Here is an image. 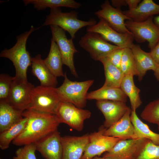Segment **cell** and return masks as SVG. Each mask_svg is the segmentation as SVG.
<instances>
[{
	"instance_id": "cell-1",
	"label": "cell",
	"mask_w": 159,
	"mask_h": 159,
	"mask_svg": "<svg viewBox=\"0 0 159 159\" xmlns=\"http://www.w3.org/2000/svg\"><path fill=\"white\" fill-rule=\"evenodd\" d=\"M23 116L27 119L26 125L21 133L12 142L17 146L35 143L57 130L60 124L55 115L32 109L24 110Z\"/></svg>"
},
{
	"instance_id": "cell-2",
	"label": "cell",
	"mask_w": 159,
	"mask_h": 159,
	"mask_svg": "<svg viewBox=\"0 0 159 159\" xmlns=\"http://www.w3.org/2000/svg\"><path fill=\"white\" fill-rule=\"evenodd\" d=\"M39 29L32 26L30 30L18 36L15 44L11 48L2 51L0 57L9 59L12 62L15 69L14 80L17 82L28 81L27 72L28 67L31 66L32 57L26 50L27 40L30 34Z\"/></svg>"
},
{
	"instance_id": "cell-3",
	"label": "cell",
	"mask_w": 159,
	"mask_h": 159,
	"mask_svg": "<svg viewBox=\"0 0 159 159\" xmlns=\"http://www.w3.org/2000/svg\"><path fill=\"white\" fill-rule=\"evenodd\" d=\"M96 21L91 19L88 21L78 19L77 13L73 11L69 12L62 11L59 8L50 9L49 14L46 16L42 26L54 25L57 26L67 32L73 39L76 33L80 29L96 24Z\"/></svg>"
},
{
	"instance_id": "cell-4",
	"label": "cell",
	"mask_w": 159,
	"mask_h": 159,
	"mask_svg": "<svg viewBox=\"0 0 159 159\" xmlns=\"http://www.w3.org/2000/svg\"><path fill=\"white\" fill-rule=\"evenodd\" d=\"M62 84L57 88L62 101L71 103L81 108L86 105L87 92L93 84L94 80H90L82 82L72 81L65 72Z\"/></svg>"
},
{
	"instance_id": "cell-5",
	"label": "cell",
	"mask_w": 159,
	"mask_h": 159,
	"mask_svg": "<svg viewBox=\"0 0 159 159\" xmlns=\"http://www.w3.org/2000/svg\"><path fill=\"white\" fill-rule=\"evenodd\" d=\"M31 102L29 109L54 114L62 101L57 88L41 85L35 87L31 93Z\"/></svg>"
},
{
	"instance_id": "cell-6",
	"label": "cell",
	"mask_w": 159,
	"mask_h": 159,
	"mask_svg": "<svg viewBox=\"0 0 159 159\" xmlns=\"http://www.w3.org/2000/svg\"><path fill=\"white\" fill-rule=\"evenodd\" d=\"M91 114V112L88 110L64 101L60 102L54 114L60 123L66 124L78 131L82 130L85 121L90 117Z\"/></svg>"
},
{
	"instance_id": "cell-7",
	"label": "cell",
	"mask_w": 159,
	"mask_h": 159,
	"mask_svg": "<svg viewBox=\"0 0 159 159\" xmlns=\"http://www.w3.org/2000/svg\"><path fill=\"white\" fill-rule=\"evenodd\" d=\"M153 19L152 16L142 22L131 20L125 22L127 28L132 34L134 39L139 43L148 42L150 50L159 41V29L155 24Z\"/></svg>"
},
{
	"instance_id": "cell-8",
	"label": "cell",
	"mask_w": 159,
	"mask_h": 159,
	"mask_svg": "<svg viewBox=\"0 0 159 159\" xmlns=\"http://www.w3.org/2000/svg\"><path fill=\"white\" fill-rule=\"evenodd\" d=\"M79 44L89 53L92 59L100 61L107 57L113 50L119 47L110 44L99 34L90 32H87L81 37Z\"/></svg>"
},
{
	"instance_id": "cell-9",
	"label": "cell",
	"mask_w": 159,
	"mask_h": 159,
	"mask_svg": "<svg viewBox=\"0 0 159 159\" xmlns=\"http://www.w3.org/2000/svg\"><path fill=\"white\" fill-rule=\"evenodd\" d=\"M149 140L145 138L121 140L102 157L110 159H137Z\"/></svg>"
},
{
	"instance_id": "cell-10",
	"label": "cell",
	"mask_w": 159,
	"mask_h": 159,
	"mask_svg": "<svg viewBox=\"0 0 159 159\" xmlns=\"http://www.w3.org/2000/svg\"><path fill=\"white\" fill-rule=\"evenodd\" d=\"M103 125L97 131L89 134V141L81 159H92L110 150L120 140L118 138L105 135Z\"/></svg>"
},
{
	"instance_id": "cell-11",
	"label": "cell",
	"mask_w": 159,
	"mask_h": 159,
	"mask_svg": "<svg viewBox=\"0 0 159 159\" xmlns=\"http://www.w3.org/2000/svg\"><path fill=\"white\" fill-rule=\"evenodd\" d=\"M52 39L56 43L60 50L63 64L67 66L72 75L76 78L78 76L75 67L73 57L78 52L72 39H68L65 31L59 27L54 25L50 26Z\"/></svg>"
},
{
	"instance_id": "cell-12",
	"label": "cell",
	"mask_w": 159,
	"mask_h": 159,
	"mask_svg": "<svg viewBox=\"0 0 159 159\" xmlns=\"http://www.w3.org/2000/svg\"><path fill=\"white\" fill-rule=\"evenodd\" d=\"M87 31L97 33L107 41L112 43L120 48L131 49L134 44V38L132 34L118 32L102 19H100L98 22L95 25L88 26Z\"/></svg>"
},
{
	"instance_id": "cell-13",
	"label": "cell",
	"mask_w": 159,
	"mask_h": 159,
	"mask_svg": "<svg viewBox=\"0 0 159 159\" xmlns=\"http://www.w3.org/2000/svg\"><path fill=\"white\" fill-rule=\"evenodd\" d=\"M100 7V10L94 13L99 19H103L112 28L119 33L132 34L127 28L125 22V20L130 19L120 9L113 7L108 0L105 1Z\"/></svg>"
},
{
	"instance_id": "cell-14",
	"label": "cell",
	"mask_w": 159,
	"mask_h": 159,
	"mask_svg": "<svg viewBox=\"0 0 159 159\" xmlns=\"http://www.w3.org/2000/svg\"><path fill=\"white\" fill-rule=\"evenodd\" d=\"M34 86L30 82H17L14 80L7 101L12 105L23 111L30 106L31 93Z\"/></svg>"
},
{
	"instance_id": "cell-15",
	"label": "cell",
	"mask_w": 159,
	"mask_h": 159,
	"mask_svg": "<svg viewBox=\"0 0 159 159\" xmlns=\"http://www.w3.org/2000/svg\"><path fill=\"white\" fill-rule=\"evenodd\" d=\"M61 137L57 130L51 133L34 143L37 150L45 159H62Z\"/></svg>"
},
{
	"instance_id": "cell-16",
	"label": "cell",
	"mask_w": 159,
	"mask_h": 159,
	"mask_svg": "<svg viewBox=\"0 0 159 159\" xmlns=\"http://www.w3.org/2000/svg\"><path fill=\"white\" fill-rule=\"evenodd\" d=\"M96 106L105 117L103 126L107 129L118 121L130 108L126 102L109 100L97 101Z\"/></svg>"
},
{
	"instance_id": "cell-17",
	"label": "cell",
	"mask_w": 159,
	"mask_h": 159,
	"mask_svg": "<svg viewBox=\"0 0 159 159\" xmlns=\"http://www.w3.org/2000/svg\"><path fill=\"white\" fill-rule=\"evenodd\" d=\"M62 159H81L89 141V134L61 137Z\"/></svg>"
},
{
	"instance_id": "cell-18",
	"label": "cell",
	"mask_w": 159,
	"mask_h": 159,
	"mask_svg": "<svg viewBox=\"0 0 159 159\" xmlns=\"http://www.w3.org/2000/svg\"><path fill=\"white\" fill-rule=\"evenodd\" d=\"M131 111L130 108L118 121L106 129L104 134L122 140L133 139L134 128L130 119Z\"/></svg>"
},
{
	"instance_id": "cell-19",
	"label": "cell",
	"mask_w": 159,
	"mask_h": 159,
	"mask_svg": "<svg viewBox=\"0 0 159 159\" xmlns=\"http://www.w3.org/2000/svg\"><path fill=\"white\" fill-rule=\"evenodd\" d=\"M31 72L40 82V85L56 87L57 78L45 64L40 54L32 57Z\"/></svg>"
},
{
	"instance_id": "cell-20",
	"label": "cell",
	"mask_w": 159,
	"mask_h": 159,
	"mask_svg": "<svg viewBox=\"0 0 159 159\" xmlns=\"http://www.w3.org/2000/svg\"><path fill=\"white\" fill-rule=\"evenodd\" d=\"M131 49L138 74V79L140 81L148 71L152 70L154 72L158 64L153 59L150 52L144 51L139 45L134 44Z\"/></svg>"
},
{
	"instance_id": "cell-21",
	"label": "cell",
	"mask_w": 159,
	"mask_h": 159,
	"mask_svg": "<svg viewBox=\"0 0 159 159\" xmlns=\"http://www.w3.org/2000/svg\"><path fill=\"white\" fill-rule=\"evenodd\" d=\"M24 111L15 108L6 100H0V133L6 130L22 118Z\"/></svg>"
},
{
	"instance_id": "cell-22",
	"label": "cell",
	"mask_w": 159,
	"mask_h": 159,
	"mask_svg": "<svg viewBox=\"0 0 159 159\" xmlns=\"http://www.w3.org/2000/svg\"><path fill=\"white\" fill-rule=\"evenodd\" d=\"M123 12L130 20L142 22L154 15L159 14V5L152 0H143L135 9L125 11Z\"/></svg>"
},
{
	"instance_id": "cell-23",
	"label": "cell",
	"mask_w": 159,
	"mask_h": 159,
	"mask_svg": "<svg viewBox=\"0 0 159 159\" xmlns=\"http://www.w3.org/2000/svg\"><path fill=\"white\" fill-rule=\"evenodd\" d=\"M127 96L120 87L102 86L95 91L88 93L87 100L97 101L109 100L126 102Z\"/></svg>"
},
{
	"instance_id": "cell-24",
	"label": "cell",
	"mask_w": 159,
	"mask_h": 159,
	"mask_svg": "<svg viewBox=\"0 0 159 159\" xmlns=\"http://www.w3.org/2000/svg\"><path fill=\"white\" fill-rule=\"evenodd\" d=\"M130 117L134 128L133 139H148L155 144L159 145V134L152 131L149 126L138 117L136 111H131Z\"/></svg>"
},
{
	"instance_id": "cell-25",
	"label": "cell",
	"mask_w": 159,
	"mask_h": 159,
	"mask_svg": "<svg viewBox=\"0 0 159 159\" xmlns=\"http://www.w3.org/2000/svg\"><path fill=\"white\" fill-rule=\"evenodd\" d=\"M44 60L47 66L55 76L64 77L61 54L56 43L52 38L49 54Z\"/></svg>"
},
{
	"instance_id": "cell-26",
	"label": "cell",
	"mask_w": 159,
	"mask_h": 159,
	"mask_svg": "<svg viewBox=\"0 0 159 159\" xmlns=\"http://www.w3.org/2000/svg\"><path fill=\"white\" fill-rule=\"evenodd\" d=\"M133 76H124L120 87L130 99L132 110L136 111L142 104L139 93L140 90L135 85Z\"/></svg>"
},
{
	"instance_id": "cell-27",
	"label": "cell",
	"mask_w": 159,
	"mask_h": 159,
	"mask_svg": "<svg viewBox=\"0 0 159 159\" xmlns=\"http://www.w3.org/2000/svg\"><path fill=\"white\" fill-rule=\"evenodd\" d=\"M104 69L105 81L103 86L120 87L124 76L121 70L113 65L107 57L100 61Z\"/></svg>"
},
{
	"instance_id": "cell-28",
	"label": "cell",
	"mask_w": 159,
	"mask_h": 159,
	"mask_svg": "<svg viewBox=\"0 0 159 159\" xmlns=\"http://www.w3.org/2000/svg\"><path fill=\"white\" fill-rule=\"evenodd\" d=\"M23 1L26 6L32 4L38 11L44 10L47 8L51 9L61 7L78 9L81 5L73 0H24Z\"/></svg>"
},
{
	"instance_id": "cell-29",
	"label": "cell",
	"mask_w": 159,
	"mask_h": 159,
	"mask_svg": "<svg viewBox=\"0 0 159 159\" xmlns=\"http://www.w3.org/2000/svg\"><path fill=\"white\" fill-rule=\"evenodd\" d=\"M27 119L23 117L5 131L0 133V148L2 150L9 148L10 144L21 133L27 123Z\"/></svg>"
},
{
	"instance_id": "cell-30",
	"label": "cell",
	"mask_w": 159,
	"mask_h": 159,
	"mask_svg": "<svg viewBox=\"0 0 159 159\" xmlns=\"http://www.w3.org/2000/svg\"><path fill=\"white\" fill-rule=\"evenodd\" d=\"M140 116L148 122L157 125L159 131V98L148 104L142 112Z\"/></svg>"
},
{
	"instance_id": "cell-31",
	"label": "cell",
	"mask_w": 159,
	"mask_h": 159,
	"mask_svg": "<svg viewBox=\"0 0 159 159\" xmlns=\"http://www.w3.org/2000/svg\"><path fill=\"white\" fill-rule=\"evenodd\" d=\"M120 70L124 76H138L135 62L130 48H125L124 49Z\"/></svg>"
},
{
	"instance_id": "cell-32",
	"label": "cell",
	"mask_w": 159,
	"mask_h": 159,
	"mask_svg": "<svg viewBox=\"0 0 159 159\" xmlns=\"http://www.w3.org/2000/svg\"><path fill=\"white\" fill-rule=\"evenodd\" d=\"M36 150L34 143L24 145L16 150L13 159H37L35 154Z\"/></svg>"
},
{
	"instance_id": "cell-33",
	"label": "cell",
	"mask_w": 159,
	"mask_h": 159,
	"mask_svg": "<svg viewBox=\"0 0 159 159\" xmlns=\"http://www.w3.org/2000/svg\"><path fill=\"white\" fill-rule=\"evenodd\" d=\"M14 79L8 74H0V100L7 99Z\"/></svg>"
},
{
	"instance_id": "cell-34",
	"label": "cell",
	"mask_w": 159,
	"mask_h": 159,
	"mask_svg": "<svg viewBox=\"0 0 159 159\" xmlns=\"http://www.w3.org/2000/svg\"><path fill=\"white\" fill-rule=\"evenodd\" d=\"M137 159H159V145L150 140Z\"/></svg>"
},
{
	"instance_id": "cell-35",
	"label": "cell",
	"mask_w": 159,
	"mask_h": 159,
	"mask_svg": "<svg viewBox=\"0 0 159 159\" xmlns=\"http://www.w3.org/2000/svg\"><path fill=\"white\" fill-rule=\"evenodd\" d=\"M124 49L119 47L113 50L107 57L115 66L120 69V65Z\"/></svg>"
},
{
	"instance_id": "cell-36",
	"label": "cell",
	"mask_w": 159,
	"mask_h": 159,
	"mask_svg": "<svg viewBox=\"0 0 159 159\" xmlns=\"http://www.w3.org/2000/svg\"><path fill=\"white\" fill-rule=\"evenodd\" d=\"M150 53L153 59L158 64H159V41Z\"/></svg>"
},
{
	"instance_id": "cell-37",
	"label": "cell",
	"mask_w": 159,
	"mask_h": 159,
	"mask_svg": "<svg viewBox=\"0 0 159 159\" xmlns=\"http://www.w3.org/2000/svg\"><path fill=\"white\" fill-rule=\"evenodd\" d=\"M127 5L129 8V10L135 9L141 1L140 0H125Z\"/></svg>"
},
{
	"instance_id": "cell-38",
	"label": "cell",
	"mask_w": 159,
	"mask_h": 159,
	"mask_svg": "<svg viewBox=\"0 0 159 159\" xmlns=\"http://www.w3.org/2000/svg\"><path fill=\"white\" fill-rule=\"evenodd\" d=\"M112 6L115 8L120 9L123 6H126L127 4L125 0H111Z\"/></svg>"
},
{
	"instance_id": "cell-39",
	"label": "cell",
	"mask_w": 159,
	"mask_h": 159,
	"mask_svg": "<svg viewBox=\"0 0 159 159\" xmlns=\"http://www.w3.org/2000/svg\"><path fill=\"white\" fill-rule=\"evenodd\" d=\"M154 74L157 79L159 81V64H158L156 69L154 71Z\"/></svg>"
},
{
	"instance_id": "cell-40",
	"label": "cell",
	"mask_w": 159,
	"mask_h": 159,
	"mask_svg": "<svg viewBox=\"0 0 159 159\" xmlns=\"http://www.w3.org/2000/svg\"><path fill=\"white\" fill-rule=\"evenodd\" d=\"M153 21L155 24L159 29V16L153 18Z\"/></svg>"
},
{
	"instance_id": "cell-41",
	"label": "cell",
	"mask_w": 159,
	"mask_h": 159,
	"mask_svg": "<svg viewBox=\"0 0 159 159\" xmlns=\"http://www.w3.org/2000/svg\"><path fill=\"white\" fill-rule=\"evenodd\" d=\"M92 159H110L108 158H105L103 157H100L99 156H95Z\"/></svg>"
}]
</instances>
